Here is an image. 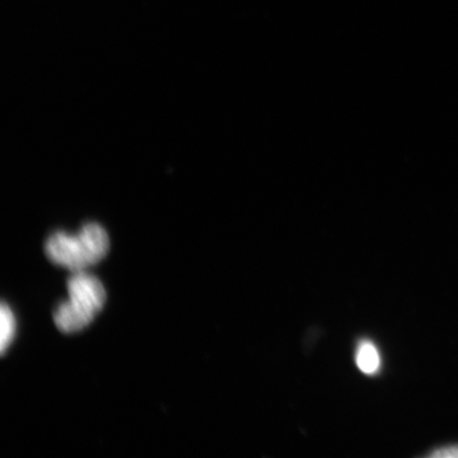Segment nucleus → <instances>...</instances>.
<instances>
[{
	"mask_svg": "<svg viewBox=\"0 0 458 458\" xmlns=\"http://www.w3.org/2000/svg\"><path fill=\"white\" fill-rule=\"evenodd\" d=\"M110 250V238L98 223H88L78 233L56 232L47 239L45 253L55 265L72 273L97 265Z\"/></svg>",
	"mask_w": 458,
	"mask_h": 458,
	"instance_id": "1",
	"label": "nucleus"
},
{
	"mask_svg": "<svg viewBox=\"0 0 458 458\" xmlns=\"http://www.w3.org/2000/svg\"><path fill=\"white\" fill-rule=\"evenodd\" d=\"M68 300L60 303L54 313L57 329L64 334H76L93 322L106 301L105 285L84 272L73 273L67 282Z\"/></svg>",
	"mask_w": 458,
	"mask_h": 458,
	"instance_id": "2",
	"label": "nucleus"
},
{
	"mask_svg": "<svg viewBox=\"0 0 458 458\" xmlns=\"http://www.w3.org/2000/svg\"><path fill=\"white\" fill-rule=\"evenodd\" d=\"M357 365L364 374L372 375L380 368V354L377 347L369 341L360 344L357 351Z\"/></svg>",
	"mask_w": 458,
	"mask_h": 458,
	"instance_id": "3",
	"label": "nucleus"
},
{
	"mask_svg": "<svg viewBox=\"0 0 458 458\" xmlns=\"http://www.w3.org/2000/svg\"><path fill=\"white\" fill-rule=\"evenodd\" d=\"M16 334V319L13 309L3 302L0 307V352L4 354L13 342Z\"/></svg>",
	"mask_w": 458,
	"mask_h": 458,
	"instance_id": "4",
	"label": "nucleus"
},
{
	"mask_svg": "<svg viewBox=\"0 0 458 458\" xmlns=\"http://www.w3.org/2000/svg\"><path fill=\"white\" fill-rule=\"evenodd\" d=\"M429 456L435 458H458V445L445 446V448L433 452Z\"/></svg>",
	"mask_w": 458,
	"mask_h": 458,
	"instance_id": "5",
	"label": "nucleus"
}]
</instances>
